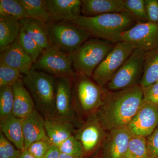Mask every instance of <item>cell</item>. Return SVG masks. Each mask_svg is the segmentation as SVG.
<instances>
[{
    "label": "cell",
    "instance_id": "obj_1",
    "mask_svg": "<svg viewBox=\"0 0 158 158\" xmlns=\"http://www.w3.org/2000/svg\"><path fill=\"white\" fill-rule=\"evenodd\" d=\"M143 100V90L139 85L111 92L105 89L102 103L95 113L106 131L127 127Z\"/></svg>",
    "mask_w": 158,
    "mask_h": 158
},
{
    "label": "cell",
    "instance_id": "obj_2",
    "mask_svg": "<svg viewBox=\"0 0 158 158\" xmlns=\"http://www.w3.org/2000/svg\"><path fill=\"white\" fill-rule=\"evenodd\" d=\"M69 22L87 32L90 37L107 40L115 44L121 41L123 33L139 21L131 13L124 11L93 17L81 15Z\"/></svg>",
    "mask_w": 158,
    "mask_h": 158
},
{
    "label": "cell",
    "instance_id": "obj_3",
    "mask_svg": "<svg viewBox=\"0 0 158 158\" xmlns=\"http://www.w3.org/2000/svg\"><path fill=\"white\" fill-rule=\"evenodd\" d=\"M22 80L34 100L35 109L44 118H52L55 110L56 78L32 67Z\"/></svg>",
    "mask_w": 158,
    "mask_h": 158
},
{
    "label": "cell",
    "instance_id": "obj_4",
    "mask_svg": "<svg viewBox=\"0 0 158 158\" xmlns=\"http://www.w3.org/2000/svg\"><path fill=\"white\" fill-rule=\"evenodd\" d=\"M115 44L107 40L89 38L72 54L74 69L77 73L90 77L97 67L113 49Z\"/></svg>",
    "mask_w": 158,
    "mask_h": 158
},
{
    "label": "cell",
    "instance_id": "obj_5",
    "mask_svg": "<svg viewBox=\"0 0 158 158\" xmlns=\"http://www.w3.org/2000/svg\"><path fill=\"white\" fill-rule=\"evenodd\" d=\"M72 81L74 103L78 114L79 111L88 116L95 113L102 103L105 89L81 74L76 73Z\"/></svg>",
    "mask_w": 158,
    "mask_h": 158
},
{
    "label": "cell",
    "instance_id": "obj_6",
    "mask_svg": "<svg viewBox=\"0 0 158 158\" xmlns=\"http://www.w3.org/2000/svg\"><path fill=\"white\" fill-rule=\"evenodd\" d=\"M51 45L72 55L90 38V35L69 21L47 23Z\"/></svg>",
    "mask_w": 158,
    "mask_h": 158
},
{
    "label": "cell",
    "instance_id": "obj_7",
    "mask_svg": "<svg viewBox=\"0 0 158 158\" xmlns=\"http://www.w3.org/2000/svg\"><path fill=\"white\" fill-rule=\"evenodd\" d=\"M145 52L140 49L135 48L108 83V89L115 91L139 85L144 73Z\"/></svg>",
    "mask_w": 158,
    "mask_h": 158
},
{
    "label": "cell",
    "instance_id": "obj_8",
    "mask_svg": "<svg viewBox=\"0 0 158 158\" xmlns=\"http://www.w3.org/2000/svg\"><path fill=\"white\" fill-rule=\"evenodd\" d=\"M32 67L55 78L73 77L76 75L71 55L52 45L43 51Z\"/></svg>",
    "mask_w": 158,
    "mask_h": 158
},
{
    "label": "cell",
    "instance_id": "obj_9",
    "mask_svg": "<svg viewBox=\"0 0 158 158\" xmlns=\"http://www.w3.org/2000/svg\"><path fill=\"white\" fill-rule=\"evenodd\" d=\"M56 78V95L55 110L52 118L67 121L79 127L82 123L74 103L73 78Z\"/></svg>",
    "mask_w": 158,
    "mask_h": 158
},
{
    "label": "cell",
    "instance_id": "obj_10",
    "mask_svg": "<svg viewBox=\"0 0 158 158\" xmlns=\"http://www.w3.org/2000/svg\"><path fill=\"white\" fill-rule=\"evenodd\" d=\"M129 43L120 41L115 44L113 49L97 67L93 79L99 86L104 88L112 80L135 49Z\"/></svg>",
    "mask_w": 158,
    "mask_h": 158
},
{
    "label": "cell",
    "instance_id": "obj_11",
    "mask_svg": "<svg viewBox=\"0 0 158 158\" xmlns=\"http://www.w3.org/2000/svg\"><path fill=\"white\" fill-rule=\"evenodd\" d=\"M129 43L135 48L145 52L158 48V25L149 22L138 23L122 34L121 41Z\"/></svg>",
    "mask_w": 158,
    "mask_h": 158
},
{
    "label": "cell",
    "instance_id": "obj_12",
    "mask_svg": "<svg viewBox=\"0 0 158 158\" xmlns=\"http://www.w3.org/2000/svg\"><path fill=\"white\" fill-rule=\"evenodd\" d=\"M107 133L102 127L95 113L87 118L73 135L81 144L84 155L93 152L102 145Z\"/></svg>",
    "mask_w": 158,
    "mask_h": 158
},
{
    "label": "cell",
    "instance_id": "obj_13",
    "mask_svg": "<svg viewBox=\"0 0 158 158\" xmlns=\"http://www.w3.org/2000/svg\"><path fill=\"white\" fill-rule=\"evenodd\" d=\"M158 126V107L143 101L127 127L132 135L147 138Z\"/></svg>",
    "mask_w": 158,
    "mask_h": 158
},
{
    "label": "cell",
    "instance_id": "obj_14",
    "mask_svg": "<svg viewBox=\"0 0 158 158\" xmlns=\"http://www.w3.org/2000/svg\"><path fill=\"white\" fill-rule=\"evenodd\" d=\"M131 135L127 127L108 131L102 144V158H124Z\"/></svg>",
    "mask_w": 158,
    "mask_h": 158
},
{
    "label": "cell",
    "instance_id": "obj_15",
    "mask_svg": "<svg viewBox=\"0 0 158 158\" xmlns=\"http://www.w3.org/2000/svg\"><path fill=\"white\" fill-rule=\"evenodd\" d=\"M0 63L16 69L21 73L27 75L30 73L34 62L21 46L18 37L1 52Z\"/></svg>",
    "mask_w": 158,
    "mask_h": 158
},
{
    "label": "cell",
    "instance_id": "obj_16",
    "mask_svg": "<svg viewBox=\"0 0 158 158\" xmlns=\"http://www.w3.org/2000/svg\"><path fill=\"white\" fill-rule=\"evenodd\" d=\"M52 22L71 21L81 15V0H45Z\"/></svg>",
    "mask_w": 158,
    "mask_h": 158
},
{
    "label": "cell",
    "instance_id": "obj_17",
    "mask_svg": "<svg viewBox=\"0 0 158 158\" xmlns=\"http://www.w3.org/2000/svg\"><path fill=\"white\" fill-rule=\"evenodd\" d=\"M45 118L36 109L23 118L22 127L24 150L35 141L47 138L45 129Z\"/></svg>",
    "mask_w": 158,
    "mask_h": 158
},
{
    "label": "cell",
    "instance_id": "obj_18",
    "mask_svg": "<svg viewBox=\"0 0 158 158\" xmlns=\"http://www.w3.org/2000/svg\"><path fill=\"white\" fill-rule=\"evenodd\" d=\"M126 11L124 0H83L81 14L86 17Z\"/></svg>",
    "mask_w": 158,
    "mask_h": 158
},
{
    "label": "cell",
    "instance_id": "obj_19",
    "mask_svg": "<svg viewBox=\"0 0 158 158\" xmlns=\"http://www.w3.org/2000/svg\"><path fill=\"white\" fill-rule=\"evenodd\" d=\"M11 88L14 96L12 113L19 118H24L35 109L34 100L24 85L22 78H20Z\"/></svg>",
    "mask_w": 158,
    "mask_h": 158
},
{
    "label": "cell",
    "instance_id": "obj_20",
    "mask_svg": "<svg viewBox=\"0 0 158 158\" xmlns=\"http://www.w3.org/2000/svg\"><path fill=\"white\" fill-rule=\"evenodd\" d=\"M44 126L47 136L53 145L57 147L73 135L75 130L70 123L54 118H45Z\"/></svg>",
    "mask_w": 158,
    "mask_h": 158
},
{
    "label": "cell",
    "instance_id": "obj_21",
    "mask_svg": "<svg viewBox=\"0 0 158 158\" xmlns=\"http://www.w3.org/2000/svg\"><path fill=\"white\" fill-rule=\"evenodd\" d=\"M23 118L13 114L0 120L1 132L17 149L24 150L23 134Z\"/></svg>",
    "mask_w": 158,
    "mask_h": 158
},
{
    "label": "cell",
    "instance_id": "obj_22",
    "mask_svg": "<svg viewBox=\"0 0 158 158\" xmlns=\"http://www.w3.org/2000/svg\"><path fill=\"white\" fill-rule=\"evenodd\" d=\"M19 22L24 31L37 43L43 50L51 46L47 23L29 18L21 20Z\"/></svg>",
    "mask_w": 158,
    "mask_h": 158
},
{
    "label": "cell",
    "instance_id": "obj_23",
    "mask_svg": "<svg viewBox=\"0 0 158 158\" xmlns=\"http://www.w3.org/2000/svg\"><path fill=\"white\" fill-rule=\"evenodd\" d=\"M21 28L19 21L9 16L0 15L1 52L16 40Z\"/></svg>",
    "mask_w": 158,
    "mask_h": 158
},
{
    "label": "cell",
    "instance_id": "obj_24",
    "mask_svg": "<svg viewBox=\"0 0 158 158\" xmlns=\"http://www.w3.org/2000/svg\"><path fill=\"white\" fill-rule=\"evenodd\" d=\"M158 81V48L146 52L144 73L139 85L145 88Z\"/></svg>",
    "mask_w": 158,
    "mask_h": 158
},
{
    "label": "cell",
    "instance_id": "obj_25",
    "mask_svg": "<svg viewBox=\"0 0 158 158\" xmlns=\"http://www.w3.org/2000/svg\"><path fill=\"white\" fill-rule=\"evenodd\" d=\"M25 9L27 18L38 20L46 23L51 22L45 0H20Z\"/></svg>",
    "mask_w": 158,
    "mask_h": 158
},
{
    "label": "cell",
    "instance_id": "obj_26",
    "mask_svg": "<svg viewBox=\"0 0 158 158\" xmlns=\"http://www.w3.org/2000/svg\"><path fill=\"white\" fill-rule=\"evenodd\" d=\"M124 158H149L147 138L132 135Z\"/></svg>",
    "mask_w": 158,
    "mask_h": 158
},
{
    "label": "cell",
    "instance_id": "obj_27",
    "mask_svg": "<svg viewBox=\"0 0 158 158\" xmlns=\"http://www.w3.org/2000/svg\"><path fill=\"white\" fill-rule=\"evenodd\" d=\"M0 15L20 21L27 18L25 9L20 0H1Z\"/></svg>",
    "mask_w": 158,
    "mask_h": 158
},
{
    "label": "cell",
    "instance_id": "obj_28",
    "mask_svg": "<svg viewBox=\"0 0 158 158\" xmlns=\"http://www.w3.org/2000/svg\"><path fill=\"white\" fill-rule=\"evenodd\" d=\"M19 41L26 53L31 57L34 63L38 59L43 50L37 43L22 28L18 36Z\"/></svg>",
    "mask_w": 158,
    "mask_h": 158
},
{
    "label": "cell",
    "instance_id": "obj_29",
    "mask_svg": "<svg viewBox=\"0 0 158 158\" xmlns=\"http://www.w3.org/2000/svg\"><path fill=\"white\" fill-rule=\"evenodd\" d=\"M14 96L11 86L0 88V120L13 114Z\"/></svg>",
    "mask_w": 158,
    "mask_h": 158
},
{
    "label": "cell",
    "instance_id": "obj_30",
    "mask_svg": "<svg viewBox=\"0 0 158 158\" xmlns=\"http://www.w3.org/2000/svg\"><path fill=\"white\" fill-rule=\"evenodd\" d=\"M125 9L139 22H148L145 0H124Z\"/></svg>",
    "mask_w": 158,
    "mask_h": 158
},
{
    "label": "cell",
    "instance_id": "obj_31",
    "mask_svg": "<svg viewBox=\"0 0 158 158\" xmlns=\"http://www.w3.org/2000/svg\"><path fill=\"white\" fill-rule=\"evenodd\" d=\"M61 153L77 157H84L81 144L73 135L58 146Z\"/></svg>",
    "mask_w": 158,
    "mask_h": 158
},
{
    "label": "cell",
    "instance_id": "obj_32",
    "mask_svg": "<svg viewBox=\"0 0 158 158\" xmlns=\"http://www.w3.org/2000/svg\"><path fill=\"white\" fill-rule=\"evenodd\" d=\"M20 74L16 69L0 63V88L12 86L20 78Z\"/></svg>",
    "mask_w": 158,
    "mask_h": 158
},
{
    "label": "cell",
    "instance_id": "obj_33",
    "mask_svg": "<svg viewBox=\"0 0 158 158\" xmlns=\"http://www.w3.org/2000/svg\"><path fill=\"white\" fill-rule=\"evenodd\" d=\"M52 145L47 137L32 143L27 150L35 158H43Z\"/></svg>",
    "mask_w": 158,
    "mask_h": 158
},
{
    "label": "cell",
    "instance_id": "obj_34",
    "mask_svg": "<svg viewBox=\"0 0 158 158\" xmlns=\"http://www.w3.org/2000/svg\"><path fill=\"white\" fill-rule=\"evenodd\" d=\"M22 152L0 133V158H19Z\"/></svg>",
    "mask_w": 158,
    "mask_h": 158
},
{
    "label": "cell",
    "instance_id": "obj_35",
    "mask_svg": "<svg viewBox=\"0 0 158 158\" xmlns=\"http://www.w3.org/2000/svg\"><path fill=\"white\" fill-rule=\"evenodd\" d=\"M142 89L143 101L158 107V81Z\"/></svg>",
    "mask_w": 158,
    "mask_h": 158
},
{
    "label": "cell",
    "instance_id": "obj_36",
    "mask_svg": "<svg viewBox=\"0 0 158 158\" xmlns=\"http://www.w3.org/2000/svg\"><path fill=\"white\" fill-rule=\"evenodd\" d=\"M149 158H158V126L147 138Z\"/></svg>",
    "mask_w": 158,
    "mask_h": 158
},
{
    "label": "cell",
    "instance_id": "obj_37",
    "mask_svg": "<svg viewBox=\"0 0 158 158\" xmlns=\"http://www.w3.org/2000/svg\"><path fill=\"white\" fill-rule=\"evenodd\" d=\"M145 4L148 22L158 25V0H145Z\"/></svg>",
    "mask_w": 158,
    "mask_h": 158
},
{
    "label": "cell",
    "instance_id": "obj_38",
    "mask_svg": "<svg viewBox=\"0 0 158 158\" xmlns=\"http://www.w3.org/2000/svg\"><path fill=\"white\" fill-rule=\"evenodd\" d=\"M60 154L59 148L53 145L43 158H60Z\"/></svg>",
    "mask_w": 158,
    "mask_h": 158
},
{
    "label": "cell",
    "instance_id": "obj_39",
    "mask_svg": "<svg viewBox=\"0 0 158 158\" xmlns=\"http://www.w3.org/2000/svg\"><path fill=\"white\" fill-rule=\"evenodd\" d=\"M19 158H36L28 151L27 150H24L22 151L20 156Z\"/></svg>",
    "mask_w": 158,
    "mask_h": 158
},
{
    "label": "cell",
    "instance_id": "obj_40",
    "mask_svg": "<svg viewBox=\"0 0 158 158\" xmlns=\"http://www.w3.org/2000/svg\"><path fill=\"white\" fill-rule=\"evenodd\" d=\"M60 158H84V157H77L68 155L65 154H60Z\"/></svg>",
    "mask_w": 158,
    "mask_h": 158
},
{
    "label": "cell",
    "instance_id": "obj_41",
    "mask_svg": "<svg viewBox=\"0 0 158 158\" xmlns=\"http://www.w3.org/2000/svg\"><path fill=\"white\" fill-rule=\"evenodd\" d=\"M102 158V157H100V156H94V157L93 158Z\"/></svg>",
    "mask_w": 158,
    "mask_h": 158
}]
</instances>
